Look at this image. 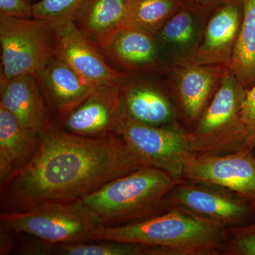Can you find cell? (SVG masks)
Returning <instances> with one entry per match:
<instances>
[{
    "label": "cell",
    "instance_id": "6da1fadb",
    "mask_svg": "<svg viewBox=\"0 0 255 255\" xmlns=\"http://www.w3.org/2000/svg\"><path fill=\"white\" fill-rule=\"evenodd\" d=\"M148 166L117 132L79 136L64 130L54 119L40 132L33 159L0 183V214L80 200L116 178Z\"/></svg>",
    "mask_w": 255,
    "mask_h": 255
},
{
    "label": "cell",
    "instance_id": "7a4b0ae2",
    "mask_svg": "<svg viewBox=\"0 0 255 255\" xmlns=\"http://www.w3.org/2000/svg\"><path fill=\"white\" fill-rule=\"evenodd\" d=\"M223 226L180 208L138 222L102 227L91 241H112L147 246L149 255H227Z\"/></svg>",
    "mask_w": 255,
    "mask_h": 255
},
{
    "label": "cell",
    "instance_id": "3957f363",
    "mask_svg": "<svg viewBox=\"0 0 255 255\" xmlns=\"http://www.w3.org/2000/svg\"><path fill=\"white\" fill-rule=\"evenodd\" d=\"M180 182L148 166L116 178L81 200L105 227L124 226L169 211V194Z\"/></svg>",
    "mask_w": 255,
    "mask_h": 255
},
{
    "label": "cell",
    "instance_id": "277c9868",
    "mask_svg": "<svg viewBox=\"0 0 255 255\" xmlns=\"http://www.w3.org/2000/svg\"><path fill=\"white\" fill-rule=\"evenodd\" d=\"M247 90L228 69L214 98L187 130L193 153L224 155L243 149L246 130L242 109Z\"/></svg>",
    "mask_w": 255,
    "mask_h": 255
},
{
    "label": "cell",
    "instance_id": "5b68a950",
    "mask_svg": "<svg viewBox=\"0 0 255 255\" xmlns=\"http://www.w3.org/2000/svg\"><path fill=\"white\" fill-rule=\"evenodd\" d=\"M0 224L55 246L90 242L102 221L81 200L44 203L21 212L0 214Z\"/></svg>",
    "mask_w": 255,
    "mask_h": 255
},
{
    "label": "cell",
    "instance_id": "8992f818",
    "mask_svg": "<svg viewBox=\"0 0 255 255\" xmlns=\"http://www.w3.org/2000/svg\"><path fill=\"white\" fill-rule=\"evenodd\" d=\"M0 82L33 74L58 54L53 23L38 18L0 16Z\"/></svg>",
    "mask_w": 255,
    "mask_h": 255
},
{
    "label": "cell",
    "instance_id": "52a82bcc",
    "mask_svg": "<svg viewBox=\"0 0 255 255\" xmlns=\"http://www.w3.org/2000/svg\"><path fill=\"white\" fill-rule=\"evenodd\" d=\"M115 132L146 164L167 172L177 180H184V162L193 152L187 130L181 124L152 127L124 114Z\"/></svg>",
    "mask_w": 255,
    "mask_h": 255
},
{
    "label": "cell",
    "instance_id": "ba28073f",
    "mask_svg": "<svg viewBox=\"0 0 255 255\" xmlns=\"http://www.w3.org/2000/svg\"><path fill=\"white\" fill-rule=\"evenodd\" d=\"M228 69L223 65L189 63L171 66L162 77L186 130H190L204 113Z\"/></svg>",
    "mask_w": 255,
    "mask_h": 255
},
{
    "label": "cell",
    "instance_id": "9c48e42d",
    "mask_svg": "<svg viewBox=\"0 0 255 255\" xmlns=\"http://www.w3.org/2000/svg\"><path fill=\"white\" fill-rule=\"evenodd\" d=\"M169 204L170 209L180 208L223 228L248 224L255 218L252 201L223 188L187 180L176 184Z\"/></svg>",
    "mask_w": 255,
    "mask_h": 255
},
{
    "label": "cell",
    "instance_id": "30bf717a",
    "mask_svg": "<svg viewBox=\"0 0 255 255\" xmlns=\"http://www.w3.org/2000/svg\"><path fill=\"white\" fill-rule=\"evenodd\" d=\"M183 179L223 188L255 201L254 152L242 149L224 155L191 154L184 162Z\"/></svg>",
    "mask_w": 255,
    "mask_h": 255
},
{
    "label": "cell",
    "instance_id": "8fae6325",
    "mask_svg": "<svg viewBox=\"0 0 255 255\" xmlns=\"http://www.w3.org/2000/svg\"><path fill=\"white\" fill-rule=\"evenodd\" d=\"M99 50L112 68L128 78L163 77L171 67L155 36L130 25Z\"/></svg>",
    "mask_w": 255,
    "mask_h": 255
},
{
    "label": "cell",
    "instance_id": "7c38bea8",
    "mask_svg": "<svg viewBox=\"0 0 255 255\" xmlns=\"http://www.w3.org/2000/svg\"><path fill=\"white\" fill-rule=\"evenodd\" d=\"M52 23L58 36V54L94 90L121 86L127 81L128 78L109 65L72 18Z\"/></svg>",
    "mask_w": 255,
    "mask_h": 255
},
{
    "label": "cell",
    "instance_id": "4fadbf2b",
    "mask_svg": "<svg viewBox=\"0 0 255 255\" xmlns=\"http://www.w3.org/2000/svg\"><path fill=\"white\" fill-rule=\"evenodd\" d=\"M125 114L152 127L180 125L177 107L162 77L128 78L122 86Z\"/></svg>",
    "mask_w": 255,
    "mask_h": 255
},
{
    "label": "cell",
    "instance_id": "5bb4252c",
    "mask_svg": "<svg viewBox=\"0 0 255 255\" xmlns=\"http://www.w3.org/2000/svg\"><path fill=\"white\" fill-rule=\"evenodd\" d=\"M123 85L97 90L68 113L55 119V122L65 131L79 136H102L115 132L125 114Z\"/></svg>",
    "mask_w": 255,
    "mask_h": 255
},
{
    "label": "cell",
    "instance_id": "9a60e30c",
    "mask_svg": "<svg viewBox=\"0 0 255 255\" xmlns=\"http://www.w3.org/2000/svg\"><path fill=\"white\" fill-rule=\"evenodd\" d=\"M241 0H231L206 18L200 46L192 63L229 68L243 21Z\"/></svg>",
    "mask_w": 255,
    "mask_h": 255
},
{
    "label": "cell",
    "instance_id": "2e32d148",
    "mask_svg": "<svg viewBox=\"0 0 255 255\" xmlns=\"http://www.w3.org/2000/svg\"><path fill=\"white\" fill-rule=\"evenodd\" d=\"M0 105L12 114L23 127L38 133L54 120L33 74L0 82Z\"/></svg>",
    "mask_w": 255,
    "mask_h": 255
},
{
    "label": "cell",
    "instance_id": "e0dca14e",
    "mask_svg": "<svg viewBox=\"0 0 255 255\" xmlns=\"http://www.w3.org/2000/svg\"><path fill=\"white\" fill-rule=\"evenodd\" d=\"M54 119L65 115L94 90L59 54L34 74Z\"/></svg>",
    "mask_w": 255,
    "mask_h": 255
},
{
    "label": "cell",
    "instance_id": "ac0fdd59",
    "mask_svg": "<svg viewBox=\"0 0 255 255\" xmlns=\"http://www.w3.org/2000/svg\"><path fill=\"white\" fill-rule=\"evenodd\" d=\"M206 18L184 4L154 35L170 66L192 63L200 46Z\"/></svg>",
    "mask_w": 255,
    "mask_h": 255
},
{
    "label": "cell",
    "instance_id": "d6986e66",
    "mask_svg": "<svg viewBox=\"0 0 255 255\" xmlns=\"http://www.w3.org/2000/svg\"><path fill=\"white\" fill-rule=\"evenodd\" d=\"M127 0H84L72 16L74 24L99 50L127 26Z\"/></svg>",
    "mask_w": 255,
    "mask_h": 255
},
{
    "label": "cell",
    "instance_id": "ffe728a7",
    "mask_svg": "<svg viewBox=\"0 0 255 255\" xmlns=\"http://www.w3.org/2000/svg\"><path fill=\"white\" fill-rule=\"evenodd\" d=\"M39 143L40 133L23 127L0 105V183L28 164Z\"/></svg>",
    "mask_w": 255,
    "mask_h": 255
},
{
    "label": "cell",
    "instance_id": "44dd1931",
    "mask_svg": "<svg viewBox=\"0 0 255 255\" xmlns=\"http://www.w3.org/2000/svg\"><path fill=\"white\" fill-rule=\"evenodd\" d=\"M243 16L229 70L246 90L255 85V0H241Z\"/></svg>",
    "mask_w": 255,
    "mask_h": 255
},
{
    "label": "cell",
    "instance_id": "7402d4cb",
    "mask_svg": "<svg viewBox=\"0 0 255 255\" xmlns=\"http://www.w3.org/2000/svg\"><path fill=\"white\" fill-rule=\"evenodd\" d=\"M183 5L181 0H127V25L155 35Z\"/></svg>",
    "mask_w": 255,
    "mask_h": 255
},
{
    "label": "cell",
    "instance_id": "603a6c76",
    "mask_svg": "<svg viewBox=\"0 0 255 255\" xmlns=\"http://www.w3.org/2000/svg\"><path fill=\"white\" fill-rule=\"evenodd\" d=\"M55 255H148L146 246L112 241L64 243L53 247Z\"/></svg>",
    "mask_w": 255,
    "mask_h": 255
},
{
    "label": "cell",
    "instance_id": "cb8c5ba5",
    "mask_svg": "<svg viewBox=\"0 0 255 255\" xmlns=\"http://www.w3.org/2000/svg\"><path fill=\"white\" fill-rule=\"evenodd\" d=\"M227 255H255V221L225 228Z\"/></svg>",
    "mask_w": 255,
    "mask_h": 255
},
{
    "label": "cell",
    "instance_id": "d4e9b609",
    "mask_svg": "<svg viewBox=\"0 0 255 255\" xmlns=\"http://www.w3.org/2000/svg\"><path fill=\"white\" fill-rule=\"evenodd\" d=\"M84 0H40L33 3V17L58 22L72 18Z\"/></svg>",
    "mask_w": 255,
    "mask_h": 255
},
{
    "label": "cell",
    "instance_id": "484cf974",
    "mask_svg": "<svg viewBox=\"0 0 255 255\" xmlns=\"http://www.w3.org/2000/svg\"><path fill=\"white\" fill-rule=\"evenodd\" d=\"M242 117L246 130V141L243 149L253 150L255 147V85L247 90Z\"/></svg>",
    "mask_w": 255,
    "mask_h": 255
},
{
    "label": "cell",
    "instance_id": "4316f807",
    "mask_svg": "<svg viewBox=\"0 0 255 255\" xmlns=\"http://www.w3.org/2000/svg\"><path fill=\"white\" fill-rule=\"evenodd\" d=\"M0 16L33 17V3L29 0H0Z\"/></svg>",
    "mask_w": 255,
    "mask_h": 255
},
{
    "label": "cell",
    "instance_id": "83f0119b",
    "mask_svg": "<svg viewBox=\"0 0 255 255\" xmlns=\"http://www.w3.org/2000/svg\"><path fill=\"white\" fill-rule=\"evenodd\" d=\"M29 236V235H28ZM30 238H26L21 243H18L14 251L16 255H53V247L52 245L45 243L36 237L29 236Z\"/></svg>",
    "mask_w": 255,
    "mask_h": 255
},
{
    "label": "cell",
    "instance_id": "f1b7e54d",
    "mask_svg": "<svg viewBox=\"0 0 255 255\" xmlns=\"http://www.w3.org/2000/svg\"><path fill=\"white\" fill-rule=\"evenodd\" d=\"M186 6L204 14L206 17L212 14L220 6L231 0H181Z\"/></svg>",
    "mask_w": 255,
    "mask_h": 255
},
{
    "label": "cell",
    "instance_id": "f546056e",
    "mask_svg": "<svg viewBox=\"0 0 255 255\" xmlns=\"http://www.w3.org/2000/svg\"><path fill=\"white\" fill-rule=\"evenodd\" d=\"M18 234L0 224V255H9L16 248V237Z\"/></svg>",
    "mask_w": 255,
    "mask_h": 255
},
{
    "label": "cell",
    "instance_id": "4dcf8cb0",
    "mask_svg": "<svg viewBox=\"0 0 255 255\" xmlns=\"http://www.w3.org/2000/svg\"><path fill=\"white\" fill-rule=\"evenodd\" d=\"M252 203H253V205L255 206V201H252Z\"/></svg>",
    "mask_w": 255,
    "mask_h": 255
},
{
    "label": "cell",
    "instance_id": "1f68e13d",
    "mask_svg": "<svg viewBox=\"0 0 255 255\" xmlns=\"http://www.w3.org/2000/svg\"><path fill=\"white\" fill-rule=\"evenodd\" d=\"M253 152H254V154H255V147H254V148H253Z\"/></svg>",
    "mask_w": 255,
    "mask_h": 255
},
{
    "label": "cell",
    "instance_id": "d6a6232c",
    "mask_svg": "<svg viewBox=\"0 0 255 255\" xmlns=\"http://www.w3.org/2000/svg\"><path fill=\"white\" fill-rule=\"evenodd\" d=\"M30 1H31V2H33V0H29Z\"/></svg>",
    "mask_w": 255,
    "mask_h": 255
}]
</instances>
